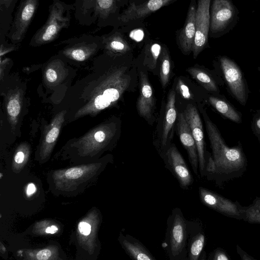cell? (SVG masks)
<instances>
[{"instance_id": "cell-1", "label": "cell", "mask_w": 260, "mask_h": 260, "mask_svg": "<svg viewBox=\"0 0 260 260\" xmlns=\"http://www.w3.org/2000/svg\"><path fill=\"white\" fill-rule=\"evenodd\" d=\"M95 60V69L75 103L70 120L95 116L116 105L137 84L138 70L132 59L105 51ZM127 55V54H126Z\"/></svg>"}, {"instance_id": "cell-2", "label": "cell", "mask_w": 260, "mask_h": 260, "mask_svg": "<svg viewBox=\"0 0 260 260\" xmlns=\"http://www.w3.org/2000/svg\"><path fill=\"white\" fill-rule=\"evenodd\" d=\"M202 113L215 164L214 175L223 177L236 176L235 175L243 170L246 164L242 150L239 146L229 147L206 111L203 110Z\"/></svg>"}, {"instance_id": "cell-3", "label": "cell", "mask_w": 260, "mask_h": 260, "mask_svg": "<svg viewBox=\"0 0 260 260\" xmlns=\"http://www.w3.org/2000/svg\"><path fill=\"white\" fill-rule=\"evenodd\" d=\"M74 4L61 0H52L45 23L34 35L30 46L37 47L49 43L56 39L61 30L70 25Z\"/></svg>"}, {"instance_id": "cell-4", "label": "cell", "mask_w": 260, "mask_h": 260, "mask_svg": "<svg viewBox=\"0 0 260 260\" xmlns=\"http://www.w3.org/2000/svg\"><path fill=\"white\" fill-rule=\"evenodd\" d=\"M162 246L170 260L188 259L187 220L179 208H175L167 219Z\"/></svg>"}, {"instance_id": "cell-5", "label": "cell", "mask_w": 260, "mask_h": 260, "mask_svg": "<svg viewBox=\"0 0 260 260\" xmlns=\"http://www.w3.org/2000/svg\"><path fill=\"white\" fill-rule=\"evenodd\" d=\"M118 0H75L74 16L81 25H96L99 29L109 24L117 10Z\"/></svg>"}, {"instance_id": "cell-6", "label": "cell", "mask_w": 260, "mask_h": 260, "mask_svg": "<svg viewBox=\"0 0 260 260\" xmlns=\"http://www.w3.org/2000/svg\"><path fill=\"white\" fill-rule=\"evenodd\" d=\"M59 45H64L59 53L60 55L78 61L89 58L103 47L102 36L87 34L61 41Z\"/></svg>"}, {"instance_id": "cell-7", "label": "cell", "mask_w": 260, "mask_h": 260, "mask_svg": "<svg viewBox=\"0 0 260 260\" xmlns=\"http://www.w3.org/2000/svg\"><path fill=\"white\" fill-rule=\"evenodd\" d=\"M39 0H20L7 37L14 44L24 38L37 11Z\"/></svg>"}, {"instance_id": "cell-8", "label": "cell", "mask_w": 260, "mask_h": 260, "mask_svg": "<svg viewBox=\"0 0 260 260\" xmlns=\"http://www.w3.org/2000/svg\"><path fill=\"white\" fill-rule=\"evenodd\" d=\"M237 14L231 0H213L210 12L211 32L219 34L228 30L235 21Z\"/></svg>"}, {"instance_id": "cell-9", "label": "cell", "mask_w": 260, "mask_h": 260, "mask_svg": "<svg viewBox=\"0 0 260 260\" xmlns=\"http://www.w3.org/2000/svg\"><path fill=\"white\" fill-rule=\"evenodd\" d=\"M167 168L178 180L180 187L188 189L193 179L182 155L174 144H171L161 156Z\"/></svg>"}, {"instance_id": "cell-10", "label": "cell", "mask_w": 260, "mask_h": 260, "mask_svg": "<svg viewBox=\"0 0 260 260\" xmlns=\"http://www.w3.org/2000/svg\"><path fill=\"white\" fill-rule=\"evenodd\" d=\"M211 0H198L196 15V34L192 51L194 58L204 49L208 42L210 25L209 12Z\"/></svg>"}, {"instance_id": "cell-11", "label": "cell", "mask_w": 260, "mask_h": 260, "mask_svg": "<svg viewBox=\"0 0 260 260\" xmlns=\"http://www.w3.org/2000/svg\"><path fill=\"white\" fill-rule=\"evenodd\" d=\"M199 193L202 203L216 211L237 219H243L242 207L207 188L200 187Z\"/></svg>"}, {"instance_id": "cell-12", "label": "cell", "mask_w": 260, "mask_h": 260, "mask_svg": "<svg viewBox=\"0 0 260 260\" xmlns=\"http://www.w3.org/2000/svg\"><path fill=\"white\" fill-rule=\"evenodd\" d=\"M183 113L196 142L199 157V171L203 177L205 175L206 153L201 119L197 108L192 104L187 105Z\"/></svg>"}, {"instance_id": "cell-13", "label": "cell", "mask_w": 260, "mask_h": 260, "mask_svg": "<svg viewBox=\"0 0 260 260\" xmlns=\"http://www.w3.org/2000/svg\"><path fill=\"white\" fill-rule=\"evenodd\" d=\"M220 61L225 80L232 94L239 102L244 105L246 101V86L240 68L226 57H221Z\"/></svg>"}, {"instance_id": "cell-14", "label": "cell", "mask_w": 260, "mask_h": 260, "mask_svg": "<svg viewBox=\"0 0 260 260\" xmlns=\"http://www.w3.org/2000/svg\"><path fill=\"white\" fill-rule=\"evenodd\" d=\"M175 103V91L171 89L165 106L159 141L156 145L160 157L171 145L173 129L177 117Z\"/></svg>"}, {"instance_id": "cell-15", "label": "cell", "mask_w": 260, "mask_h": 260, "mask_svg": "<svg viewBox=\"0 0 260 260\" xmlns=\"http://www.w3.org/2000/svg\"><path fill=\"white\" fill-rule=\"evenodd\" d=\"M138 76L139 94L136 105L137 110L141 117L150 122L153 120L155 105L153 89L145 72L139 71Z\"/></svg>"}, {"instance_id": "cell-16", "label": "cell", "mask_w": 260, "mask_h": 260, "mask_svg": "<svg viewBox=\"0 0 260 260\" xmlns=\"http://www.w3.org/2000/svg\"><path fill=\"white\" fill-rule=\"evenodd\" d=\"M205 244V235L201 222L197 219L187 220L188 259H204Z\"/></svg>"}, {"instance_id": "cell-17", "label": "cell", "mask_w": 260, "mask_h": 260, "mask_svg": "<svg viewBox=\"0 0 260 260\" xmlns=\"http://www.w3.org/2000/svg\"><path fill=\"white\" fill-rule=\"evenodd\" d=\"M177 133L180 140L186 149L188 159L196 175H199V157L196 142L184 113H179L177 119Z\"/></svg>"}, {"instance_id": "cell-18", "label": "cell", "mask_w": 260, "mask_h": 260, "mask_svg": "<svg viewBox=\"0 0 260 260\" xmlns=\"http://www.w3.org/2000/svg\"><path fill=\"white\" fill-rule=\"evenodd\" d=\"M172 1L173 0H149L139 5L133 3L118 16L117 20L125 23L145 17Z\"/></svg>"}, {"instance_id": "cell-19", "label": "cell", "mask_w": 260, "mask_h": 260, "mask_svg": "<svg viewBox=\"0 0 260 260\" xmlns=\"http://www.w3.org/2000/svg\"><path fill=\"white\" fill-rule=\"evenodd\" d=\"M195 0H191L188 8L185 23L178 36L182 50L185 53L192 51L196 34V7Z\"/></svg>"}, {"instance_id": "cell-20", "label": "cell", "mask_w": 260, "mask_h": 260, "mask_svg": "<svg viewBox=\"0 0 260 260\" xmlns=\"http://www.w3.org/2000/svg\"><path fill=\"white\" fill-rule=\"evenodd\" d=\"M120 243L128 256L135 260H155V258L139 240L128 235L121 234Z\"/></svg>"}, {"instance_id": "cell-21", "label": "cell", "mask_w": 260, "mask_h": 260, "mask_svg": "<svg viewBox=\"0 0 260 260\" xmlns=\"http://www.w3.org/2000/svg\"><path fill=\"white\" fill-rule=\"evenodd\" d=\"M104 51L113 55H124L131 50V47L120 32L113 31L102 36Z\"/></svg>"}, {"instance_id": "cell-22", "label": "cell", "mask_w": 260, "mask_h": 260, "mask_svg": "<svg viewBox=\"0 0 260 260\" xmlns=\"http://www.w3.org/2000/svg\"><path fill=\"white\" fill-rule=\"evenodd\" d=\"M18 0H0V42H6V37L13 19L12 16Z\"/></svg>"}, {"instance_id": "cell-23", "label": "cell", "mask_w": 260, "mask_h": 260, "mask_svg": "<svg viewBox=\"0 0 260 260\" xmlns=\"http://www.w3.org/2000/svg\"><path fill=\"white\" fill-rule=\"evenodd\" d=\"M67 113L66 110H62L58 113L47 128L44 133L43 140V145L45 150L49 149L56 141L62 124L65 121Z\"/></svg>"}, {"instance_id": "cell-24", "label": "cell", "mask_w": 260, "mask_h": 260, "mask_svg": "<svg viewBox=\"0 0 260 260\" xmlns=\"http://www.w3.org/2000/svg\"><path fill=\"white\" fill-rule=\"evenodd\" d=\"M21 97L19 91L11 92L6 102V111L8 119L14 128L21 110Z\"/></svg>"}, {"instance_id": "cell-25", "label": "cell", "mask_w": 260, "mask_h": 260, "mask_svg": "<svg viewBox=\"0 0 260 260\" xmlns=\"http://www.w3.org/2000/svg\"><path fill=\"white\" fill-rule=\"evenodd\" d=\"M186 71L194 79L208 91H218V87L215 80L206 71L195 67L189 68Z\"/></svg>"}, {"instance_id": "cell-26", "label": "cell", "mask_w": 260, "mask_h": 260, "mask_svg": "<svg viewBox=\"0 0 260 260\" xmlns=\"http://www.w3.org/2000/svg\"><path fill=\"white\" fill-rule=\"evenodd\" d=\"M209 101L210 104L223 116L236 123L241 122L239 113L231 105L224 100L214 96H210Z\"/></svg>"}, {"instance_id": "cell-27", "label": "cell", "mask_w": 260, "mask_h": 260, "mask_svg": "<svg viewBox=\"0 0 260 260\" xmlns=\"http://www.w3.org/2000/svg\"><path fill=\"white\" fill-rule=\"evenodd\" d=\"M161 48L157 43L148 44L145 47L143 65L151 72L154 71L157 67Z\"/></svg>"}, {"instance_id": "cell-28", "label": "cell", "mask_w": 260, "mask_h": 260, "mask_svg": "<svg viewBox=\"0 0 260 260\" xmlns=\"http://www.w3.org/2000/svg\"><path fill=\"white\" fill-rule=\"evenodd\" d=\"M160 79L163 88H165L170 81L171 62L169 53L166 47H162L160 55Z\"/></svg>"}, {"instance_id": "cell-29", "label": "cell", "mask_w": 260, "mask_h": 260, "mask_svg": "<svg viewBox=\"0 0 260 260\" xmlns=\"http://www.w3.org/2000/svg\"><path fill=\"white\" fill-rule=\"evenodd\" d=\"M243 219L249 223H260V198H256L247 207H242Z\"/></svg>"}, {"instance_id": "cell-30", "label": "cell", "mask_w": 260, "mask_h": 260, "mask_svg": "<svg viewBox=\"0 0 260 260\" xmlns=\"http://www.w3.org/2000/svg\"><path fill=\"white\" fill-rule=\"evenodd\" d=\"M83 170L80 168H72L67 170L65 173L66 176L69 179H76L81 176Z\"/></svg>"}, {"instance_id": "cell-31", "label": "cell", "mask_w": 260, "mask_h": 260, "mask_svg": "<svg viewBox=\"0 0 260 260\" xmlns=\"http://www.w3.org/2000/svg\"><path fill=\"white\" fill-rule=\"evenodd\" d=\"M209 259L212 260H229L230 258L222 249L217 248L212 253L209 257Z\"/></svg>"}, {"instance_id": "cell-32", "label": "cell", "mask_w": 260, "mask_h": 260, "mask_svg": "<svg viewBox=\"0 0 260 260\" xmlns=\"http://www.w3.org/2000/svg\"><path fill=\"white\" fill-rule=\"evenodd\" d=\"M45 77L49 82L54 83L57 80L58 74L54 69L50 67L47 68L46 71Z\"/></svg>"}, {"instance_id": "cell-33", "label": "cell", "mask_w": 260, "mask_h": 260, "mask_svg": "<svg viewBox=\"0 0 260 260\" xmlns=\"http://www.w3.org/2000/svg\"><path fill=\"white\" fill-rule=\"evenodd\" d=\"M17 49L16 44H9L6 42L1 44V56Z\"/></svg>"}, {"instance_id": "cell-34", "label": "cell", "mask_w": 260, "mask_h": 260, "mask_svg": "<svg viewBox=\"0 0 260 260\" xmlns=\"http://www.w3.org/2000/svg\"><path fill=\"white\" fill-rule=\"evenodd\" d=\"M179 91L185 99H190L191 94L189 91L188 87L180 80L178 82Z\"/></svg>"}, {"instance_id": "cell-35", "label": "cell", "mask_w": 260, "mask_h": 260, "mask_svg": "<svg viewBox=\"0 0 260 260\" xmlns=\"http://www.w3.org/2000/svg\"><path fill=\"white\" fill-rule=\"evenodd\" d=\"M80 232L85 236L88 235L91 231V226L88 223L81 222L78 226Z\"/></svg>"}, {"instance_id": "cell-36", "label": "cell", "mask_w": 260, "mask_h": 260, "mask_svg": "<svg viewBox=\"0 0 260 260\" xmlns=\"http://www.w3.org/2000/svg\"><path fill=\"white\" fill-rule=\"evenodd\" d=\"M51 254V251L48 249H43L37 254V258L39 260H47Z\"/></svg>"}, {"instance_id": "cell-37", "label": "cell", "mask_w": 260, "mask_h": 260, "mask_svg": "<svg viewBox=\"0 0 260 260\" xmlns=\"http://www.w3.org/2000/svg\"><path fill=\"white\" fill-rule=\"evenodd\" d=\"M144 36V32L141 29H137L133 30L130 34L131 38L137 41H141Z\"/></svg>"}, {"instance_id": "cell-38", "label": "cell", "mask_w": 260, "mask_h": 260, "mask_svg": "<svg viewBox=\"0 0 260 260\" xmlns=\"http://www.w3.org/2000/svg\"><path fill=\"white\" fill-rule=\"evenodd\" d=\"M237 250L238 253L239 254L240 256L241 257L242 259H254L253 257H251L249 255H248L247 253H246L244 251H243L240 247H239L238 245L237 246Z\"/></svg>"}, {"instance_id": "cell-39", "label": "cell", "mask_w": 260, "mask_h": 260, "mask_svg": "<svg viewBox=\"0 0 260 260\" xmlns=\"http://www.w3.org/2000/svg\"><path fill=\"white\" fill-rule=\"evenodd\" d=\"M24 158V154L22 151L18 152L15 156V161L18 163L20 164L23 162Z\"/></svg>"}, {"instance_id": "cell-40", "label": "cell", "mask_w": 260, "mask_h": 260, "mask_svg": "<svg viewBox=\"0 0 260 260\" xmlns=\"http://www.w3.org/2000/svg\"><path fill=\"white\" fill-rule=\"evenodd\" d=\"M36 191V187L33 183L28 184L27 188V194L30 195L32 194Z\"/></svg>"}, {"instance_id": "cell-41", "label": "cell", "mask_w": 260, "mask_h": 260, "mask_svg": "<svg viewBox=\"0 0 260 260\" xmlns=\"http://www.w3.org/2000/svg\"><path fill=\"white\" fill-rule=\"evenodd\" d=\"M58 231V228L55 225H52L48 227L46 229V232L47 233L54 234Z\"/></svg>"}, {"instance_id": "cell-42", "label": "cell", "mask_w": 260, "mask_h": 260, "mask_svg": "<svg viewBox=\"0 0 260 260\" xmlns=\"http://www.w3.org/2000/svg\"><path fill=\"white\" fill-rule=\"evenodd\" d=\"M255 125L258 132L260 133V117H259L255 122Z\"/></svg>"}]
</instances>
